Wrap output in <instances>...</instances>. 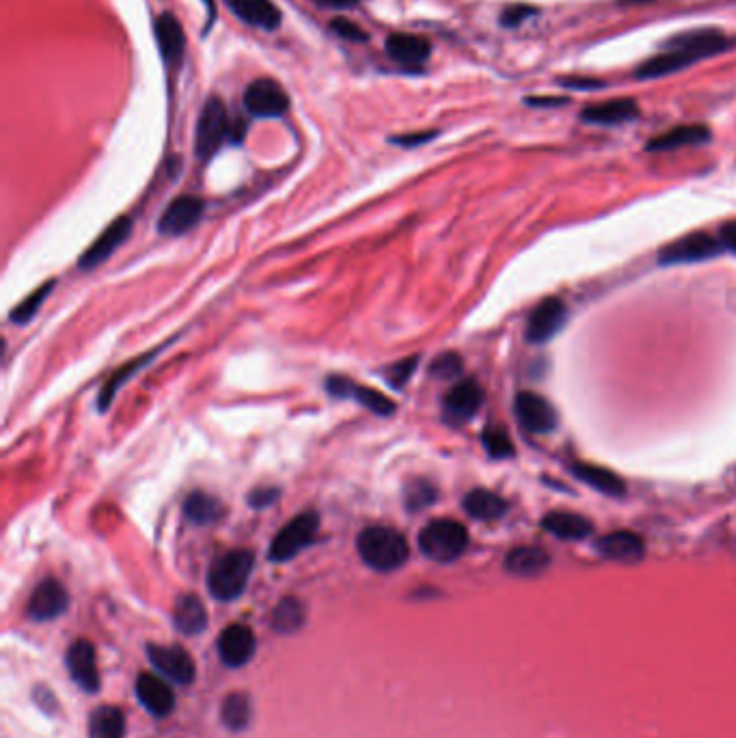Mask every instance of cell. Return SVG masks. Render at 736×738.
<instances>
[{
  "mask_svg": "<svg viewBox=\"0 0 736 738\" xmlns=\"http://www.w3.org/2000/svg\"><path fill=\"white\" fill-rule=\"evenodd\" d=\"M726 48V37L719 31H689L683 35H676L667 41V46L657 57H652L639 67V78H661L667 74H674L678 70L698 63L702 59L713 57V54Z\"/></svg>",
  "mask_w": 736,
  "mask_h": 738,
  "instance_id": "1",
  "label": "cell"
},
{
  "mask_svg": "<svg viewBox=\"0 0 736 738\" xmlns=\"http://www.w3.org/2000/svg\"><path fill=\"white\" fill-rule=\"evenodd\" d=\"M357 551L363 562L372 570L391 572L406 564L408 559V542L395 529L389 527H367L359 533Z\"/></svg>",
  "mask_w": 736,
  "mask_h": 738,
  "instance_id": "2",
  "label": "cell"
},
{
  "mask_svg": "<svg viewBox=\"0 0 736 738\" xmlns=\"http://www.w3.org/2000/svg\"><path fill=\"white\" fill-rule=\"evenodd\" d=\"M253 562L255 555L247 549L229 551L214 559V564L208 572L210 594L216 600H225V603L227 600H236L249 583Z\"/></svg>",
  "mask_w": 736,
  "mask_h": 738,
  "instance_id": "3",
  "label": "cell"
},
{
  "mask_svg": "<svg viewBox=\"0 0 736 738\" xmlns=\"http://www.w3.org/2000/svg\"><path fill=\"white\" fill-rule=\"evenodd\" d=\"M467 546L469 531L452 518H436L419 533V551L439 564L456 562Z\"/></svg>",
  "mask_w": 736,
  "mask_h": 738,
  "instance_id": "4",
  "label": "cell"
},
{
  "mask_svg": "<svg viewBox=\"0 0 736 738\" xmlns=\"http://www.w3.org/2000/svg\"><path fill=\"white\" fill-rule=\"evenodd\" d=\"M320 531V516L316 512L298 514L285 525L268 549L270 562H290L298 553H303L313 544Z\"/></svg>",
  "mask_w": 736,
  "mask_h": 738,
  "instance_id": "5",
  "label": "cell"
},
{
  "mask_svg": "<svg viewBox=\"0 0 736 738\" xmlns=\"http://www.w3.org/2000/svg\"><path fill=\"white\" fill-rule=\"evenodd\" d=\"M229 115L221 98H210L201 108L195 134V152L201 160L212 158L229 136Z\"/></svg>",
  "mask_w": 736,
  "mask_h": 738,
  "instance_id": "6",
  "label": "cell"
},
{
  "mask_svg": "<svg viewBox=\"0 0 736 738\" xmlns=\"http://www.w3.org/2000/svg\"><path fill=\"white\" fill-rule=\"evenodd\" d=\"M721 251H724V244L719 238L706 234V231H695V234L663 246V251L659 253V264L674 266L704 262V259H711Z\"/></svg>",
  "mask_w": 736,
  "mask_h": 738,
  "instance_id": "7",
  "label": "cell"
},
{
  "mask_svg": "<svg viewBox=\"0 0 736 738\" xmlns=\"http://www.w3.org/2000/svg\"><path fill=\"white\" fill-rule=\"evenodd\" d=\"M244 106L253 117H281L288 113L290 98L277 80L260 78L244 91Z\"/></svg>",
  "mask_w": 736,
  "mask_h": 738,
  "instance_id": "8",
  "label": "cell"
},
{
  "mask_svg": "<svg viewBox=\"0 0 736 738\" xmlns=\"http://www.w3.org/2000/svg\"><path fill=\"white\" fill-rule=\"evenodd\" d=\"M516 419L527 432L534 434H547L557 428V410L549 400H544L542 395L523 391L516 395L514 402Z\"/></svg>",
  "mask_w": 736,
  "mask_h": 738,
  "instance_id": "9",
  "label": "cell"
},
{
  "mask_svg": "<svg viewBox=\"0 0 736 738\" xmlns=\"http://www.w3.org/2000/svg\"><path fill=\"white\" fill-rule=\"evenodd\" d=\"M566 305L562 300L557 298H547L531 311V316L527 320V328H525V337L531 344H547L549 339H553L557 335V331L566 324Z\"/></svg>",
  "mask_w": 736,
  "mask_h": 738,
  "instance_id": "10",
  "label": "cell"
},
{
  "mask_svg": "<svg viewBox=\"0 0 736 738\" xmlns=\"http://www.w3.org/2000/svg\"><path fill=\"white\" fill-rule=\"evenodd\" d=\"M326 391L335 395V398H350L354 402H359L361 406L372 410V413L380 417H389L395 413V404L387 398L385 393H380L372 387L357 385V382H352L350 378H344V376H331L329 380H326Z\"/></svg>",
  "mask_w": 736,
  "mask_h": 738,
  "instance_id": "11",
  "label": "cell"
},
{
  "mask_svg": "<svg viewBox=\"0 0 736 738\" xmlns=\"http://www.w3.org/2000/svg\"><path fill=\"white\" fill-rule=\"evenodd\" d=\"M203 208H206V203H203L199 197H190V195L177 197L175 201L169 203V208L162 212L160 221H158V231L165 236L186 234V231L197 227V223L201 221Z\"/></svg>",
  "mask_w": 736,
  "mask_h": 738,
  "instance_id": "12",
  "label": "cell"
},
{
  "mask_svg": "<svg viewBox=\"0 0 736 738\" xmlns=\"http://www.w3.org/2000/svg\"><path fill=\"white\" fill-rule=\"evenodd\" d=\"M149 661L177 685H190L195 680V661L182 646H147Z\"/></svg>",
  "mask_w": 736,
  "mask_h": 738,
  "instance_id": "13",
  "label": "cell"
},
{
  "mask_svg": "<svg viewBox=\"0 0 736 738\" xmlns=\"http://www.w3.org/2000/svg\"><path fill=\"white\" fill-rule=\"evenodd\" d=\"M484 402V391L477 385V380L467 378L460 380L456 387L449 389L443 400V415L449 423H465L469 421Z\"/></svg>",
  "mask_w": 736,
  "mask_h": 738,
  "instance_id": "14",
  "label": "cell"
},
{
  "mask_svg": "<svg viewBox=\"0 0 736 738\" xmlns=\"http://www.w3.org/2000/svg\"><path fill=\"white\" fill-rule=\"evenodd\" d=\"M255 646V635L244 624H231L218 637V654H221V661L229 667L247 665L253 659Z\"/></svg>",
  "mask_w": 736,
  "mask_h": 738,
  "instance_id": "15",
  "label": "cell"
},
{
  "mask_svg": "<svg viewBox=\"0 0 736 738\" xmlns=\"http://www.w3.org/2000/svg\"><path fill=\"white\" fill-rule=\"evenodd\" d=\"M67 669H70L74 682L83 691L95 693L100 689L98 663H95V648L91 641H74L70 650H67Z\"/></svg>",
  "mask_w": 736,
  "mask_h": 738,
  "instance_id": "16",
  "label": "cell"
},
{
  "mask_svg": "<svg viewBox=\"0 0 736 738\" xmlns=\"http://www.w3.org/2000/svg\"><path fill=\"white\" fill-rule=\"evenodd\" d=\"M67 605H70V596H67L65 587L59 581L46 579L35 587L29 600V618L35 622L54 620L67 609Z\"/></svg>",
  "mask_w": 736,
  "mask_h": 738,
  "instance_id": "17",
  "label": "cell"
},
{
  "mask_svg": "<svg viewBox=\"0 0 736 738\" xmlns=\"http://www.w3.org/2000/svg\"><path fill=\"white\" fill-rule=\"evenodd\" d=\"M132 231V221L126 216L117 218L113 225H108L104 234L91 244V249H87V253L78 259V268L83 270H91L95 266H100L104 259L111 257L115 253V249L119 244H124Z\"/></svg>",
  "mask_w": 736,
  "mask_h": 738,
  "instance_id": "18",
  "label": "cell"
},
{
  "mask_svg": "<svg viewBox=\"0 0 736 738\" xmlns=\"http://www.w3.org/2000/svg\"><path fill=\"white\" fill-rule=\"evenodd\" d=\"M385 50L389 57L398 63L408 67V70H417L430 59V41L419 35H408V33H393L385 41Z\"/></svg>",
  "mask_w": 736,
  "mask_h": 738,
  "instance_id": "19",
  "label": "cell"
},
{
  "mask_svg": "<svg viewBox=\"0 0 736 738\" xmlns=\"http://www.w3.org/2000/svg\"><path fill=\"white\" fill-rule=\"evenodd\" d=\"M596 546H598V553L605 555L607 559H613V562H622V564L642 562L646 555L644 540L631 531L607 533V536L598 540Z\"/></svg>",
  "mask_w": 736,
  "mask_h": 738,
  "instance_id": "20",
  "label": "cell"
},
{
  "mask_svg": "<svg viewBox=\"0 0 736 738\" xmlns=\"http://www.w3.org/2000/svg\"><path fill=\"white\" fill-rule=\"evenodd\" d=\"M136 695L141 704L156 717H167L175 706V695L165 680L154 674H141L136 680Z\"/></svg>",
  "mask_w": 736,
  "mask_h": 738,
  "instance_id": "21",
  "label": "cell"
},
{
  "mask_svg": "<svg viewBox=\"0 0 736 738\" xmlns=\"http://www.w3.org/2000/svg\"><path fill=\"white\" fill-rule=\"evenodd\" d=\"M156 37H158V46H160V52H162V57H165V61L171 65L180 63V59L184 57L186 39H184V29H182L180 20H177V16H173L171 11H165L158 16Z\"/></svg>",
  "mask_w": 736,
  "mask_h": 738,
  "instance_id": "22",
  "label": "cell"
},
{
  "mask_svg": "<svg viewBox=\"0 0 736 738\" xmlns=\"http://www.w3.org/2000/svg\"><path fill=\"white\" fill-rule=\"evenodd\" d=\"M240 20L264 31H275L281 24V11L270 0H227Z\"/></svg>",
  "mask_w": 736,
  "mask_h": 738,
  "instance_id": "23",
  "label": "cell"
},
{
  "mask_svg": "<svg viewBox=\"0 0 736 738\" xmlns=\"http://www.w3.org/2000/svg\"><path fill=\"white\" fill-rule=\"evenodd\" d=\"M462 508L475 518V521H497V518L506 516L508 501L499 497L497 492H490L484 488H475L462 499Z\"/></svg>",
  "mask_w": 736,
  "mask_h": 738,
  "instance_id": "24",
  "label": "cell"
},
{
  "mask_svg": "<svg viewBox=\"0 0 736 738\" xmlns=\"http://www.w3.org/2000/svg\"><path fill=\"white\" fill-rule=\"evenodd\" d=\"M637 113H639V108H637V102L633 100H609V102L585 108L583 121L596 123V126H618V123L635 119Z\"/></svg>",
  "mask_w": 736,
  "mask_h": 738,
  "instance_id": "25",
  "label": "cell"
},
{
  "mask_svg": "<svg viewBox=\"0 0 736 738\" xmlns=\"http://www.w3.org/2000/svg\"><path fill=\"white\" fill-rule=\"evenodd\" d=\"M542 529L562 540H583L592 533V523L572 512H549L542 518Z\"/></svg>",
  "mask_w": 736,
  "mask_h": 738,
  "instance_id": "26",
  "label": "cell"
},
{
  "mask_svg": "<svg viewBox=\"0 0 736 738\" xmlns=\"http://www.w3.org/2000/svg\"><path fill=\"white\" fill-rule=\"evenodd\" d=\"M570 471H572V475L577 477V480L596 488L598 492H605V495L622 497L624 490H626L624 482L620 480L616 473L609 471V469H603V467H596V464L577 462V464H572Z\"/></svg>",
  "mask_w": 736,
  "mask_h": 738,
  "instance_id": "27",
  "label": "cell"
},
{
  "mask_svg": "<svg viewBox=\"0 0 736 738\" xmlns=\"http://www.w3.org/2000/svg\"><path fill=\"white\" fill-rule=\"evenodd\" d=\"M549 555L536 546H519L506 557V570L514 577H538L549 568Z\"/></svg>",
  "mask_w": 736,
  "mask_h": 738,
  "instance_id": "28",
  "label": "cell"
},
{
  "mask_svg": "<svg viewBox=\"0 0 736 738\" xmlns=\"http://www.w3.org/2000/svg\"><path fill=\"white\" fill-rule=\"evenodd\" d=\"M173 620L177 631H182L186 635H197L208 626V613L197 596L186 594L175 603Z\"/></svg>",
  "mask_w": 736,
  "mask_h": 738,
  "instance_id": "29",
  "label": "cell"
},
{
  "mask_svg": "<svg viewBox=\"0 0 736 738\" xmlns=\"http://www.w3.org/2000/svg\"><path fill=\"white\" fill-rule=\"evenodd\" d=\"M708 139H711V132L704 126H678L650 141L646 149H650V152H672V149H680L687 145L706 143Z\"/></svg>",
  "mask_w": 736,
  "mask_h": 738,
  "instance_id": "30",
  "label": "cell"
},
{
  "mask_svg": "<svg viewBox=\"0 0 736 738\" xmlns=\"http://www.w3.org/2000/svg\"><path fill=\"white\" fill-rule=\"evenodd\" d=\"M184 514L195 525H212L223 518L225 505L216 497L197 490L184 501Z\"/></svg>",
  "mask_w": 736,
  "mask_h": 738,
  "instance_id": "31",
  "label": "cell"
},
{
  "mask_svg": "<svg viewBox=\"0 0 736 738\" xmlns=\"http://www.w3.org/2000/svg\"><path fill=\"white\" fill-rule=\"evenodd\" d=\"M126 717L115 706L98 708L89 719V738H124Z\"/></svg>",
  "mask_w": 736,
  "mask_h": 738,
  "instance_id": "32",
  "label": "cell"
},
{
  "mask_svg": "<svg viewBox=\"0 0 736 738\" xmlns=\"http://www.w3.org/2000/svg\"><path fill=\"white\" fill-rule=\"evenodd\" d=\"M305 622V607L298 598H283L281 603L277 605L275 613H272V628L281 635H290L298 628L303 626Z\"/></svg>",
  "mask_w": 736,
  "mask_h": 738,
  "instance_id": "33",
  "label": "cell"
},
{
  "mask_svg": "<svg viewBox=\"0 0 736 738\" xmlns=\"http://www.w3.org/2000/svg\"><path fill=\"white\" fill-rule=\"evenodd\" d=\"M251 700L244 693H231L225 697L223 708H221V719L229 730L240 732L251 723Z\"/></svg>",
  "mask_w": 736,
  "mask_h": 738,
  "instance_id": "34",
  "label": "cell"
},
{
  "mask_svg": "<svg viewBox=\"0 0 736 738\" xmlns=\"http://www.w3.org/2000/svg\"><path fill=\"white\" fill-rule=\"evenodd\" d=\"M54 283H57L54 279L52 281H46L42 287H37V290L29 298L22 300V303L11 311V322H16V324L31 322L35 318V313L39 309H42V305H44V300L48 298V294L54 290Z\"/></svg>",
  "mask_w": 736,
  "mask_h": 738,
  "instance_id": "35",
  "label": "cell"
},
{
  "mask_svg": "<svg viewBox=\"0 0 736 738\" xmlns=\"http://www.w3.org/2000/svg\"><path fill=\"white\" fill-rule=\"evenodd\" d=\"M156 354H158V350H152L149 354H145V357L136 359L134 363H130V365H126V367H121L119 372H117L111 380H108V382H106V387L102 389V395H100V410L108 408V404H111V400H113L115 391H117L121 385H124V382H126L132 374L139 372V369H141L143 365H147L149 361H152V359L156 357Z\"/></svg>",
  "mask_w": 736,
  "mask_h": 738,
  "instance_id": "36",
  "label": "cell"
},
{
  "mask_svg": "<svg viewBox=\"0 0 736 738\" xmlns=\"http://www.w3.org/2000/svg\"><path fill=\"white\" fill-rule=\"evenodd\" d=\"M482 445L488 451L490 458L503 460V458H512L514 456V445L510 441L508 432L503 430V428H497V426L486 428L484 434H482Z\"/></svg>",
  "mask_w": 736,
  "mask_h": 738,
  "instance_id": "37",
  "label": "cell"
},
{
  "mask_svg": "<svg viewBox=\"0 0 736 738\" xmlns=\"http://www.w3.org/2000/svg\"><path fill=\"white\" fill-rule=\"evenodd\" d=\"M436 501V488L430 482L424 480H415L406 486L404 492V503L406 508L411 512H419L426 510L428 505H432Z\"/></svg>",
  "mask_w": 736,
  "mask_h": 738,
  "instance_id": "38",
  "label": "cell"
},
{
  "mask_svg": "<svg viewBox=\"0 0 736 738\" xmlns=\"http://www.w3.org/2000/svg\"><path fill=\"white\" fill-rule=\"evenodd\" d=\"M417 365H419V357H408V359L393 363L385 369V380L393 389H402L408 382V378L415 374Z\"/></svg>",
  "mask_w": 736,
  "mask_h": 738,
  "instance_id": "39",
  "label": "cell"
},
{
  "mask_svg": "<svg viewBox=\"0 0 736 738\" xmlns=\"http://www.w3.org/2000/svg\"><path fill=\"white\" fill-rule=\"evenodd\" d=\"M462 372V359L456 352H445L430 365V374L439 380H452Z\"/></svg>",
  "mask_w": 736,
  "mask_h": 738,
  "instance_id": "40",
  "label": "cell"
},
{
  "mask_svg": "<svg viewBox=\"0 0 736 738\" xmlns=\"http://www.w3.org/2000/svg\"><path fill=\"white\" fill-rule=\"evenodd\" d=\"M331 29H333V33H337L339 37H344V39H348V41H365L367 39V35H365V31L361 29V26L359 24H354L352 20H348V18H335L333 22H331Z\"/></svg>",
  "mask_w": 736,
  "mask_h": 738,
  "instance_id": "41",
  "label": "cell"
},
{
  "mask_svg": "<svg viewBox=\"0 0 736 738\" xmlns=\"http://www.w3.org/2000/svg\"><path fill=\"white\" fill-rule=\"evenodd\" d=\"M279 499V488H255L249 495V505L255 510H264Z\"/></svg>",
  "mask_w": 736,
  "mask_h": 738,
  "instance_id": "42",
  "label": "cell"
},
{
  "mask_svg": "<svg viewBox=\"0 0 736 738\" xmlns=\"http://www.w3.org/2000/svg\"><path fill=\"white\" fill-rule=\"evenodd\" d=\"M719 240L724 244V249L736 253V221L726 223L719 231Z\"/></svg>",
  "mask_w": 736,
  "mask_h": 738,
  "instance_id": "43",
  "label": "cell"
},
{
  "mask_svg": "<svg viewBox=\"0 0 736 738\" xmlns=\"http://www.w3.org/2000/svg\"><path fill=\"white\" fill-rule=\"evenodd\" d=\"M531 9L521 5V7H510L506 13H503V24L506 26H516L519 22H523L525 18H529Z\"/></svg>",
  "mask_w": 736,
  "mask_h": 738,
  "instance_id": "44",
  "label": "cell"
},
{
  "mask_svg": "<svg viewBox=\"0 0 736 738\" xmlns=\"http://www.w3.org/2000/svg\"><path fill=\"white\" fill-rule=\"evenodd\" d=\"M434 139V132H424V134H408V136H400V139H393L395 143L400 145H417V143H424V141H430Z\"/></svg>",
  "mask_w": 736,
  "mask_h": 738,
  "instance_id": "45",
  "label": "cell"
},
{
  "mask_svg": "<svg viewBox=\"0 0 736 738\" xmlns=\"http://www.w3.org/2000/svg\"><path fill=\"white\" fill-rule=\"evenodd\" d=\"M313 3L329 7V9H348V7L357 5V0H313Z\"/></svg>",
  "mask_w": 736,
  "mask_h": 738,
  "instance_id": "46",
  "label": "cell"
},
{
  "mask_svg": "<svg viewBox=\"0 0 736 738\" xmlns=\"http://www.w3.org/2000/svg\"><path fill=\"white\" fill-rule=\"evenodd\" d=\"M206 5H210V9L214 11V3H212V0H206Z\"/></svg>",
  "mask_w": 736,
  "mask_h": 738,
  "instance_id": "47",
  "label": "cell"
}]
</instances>
